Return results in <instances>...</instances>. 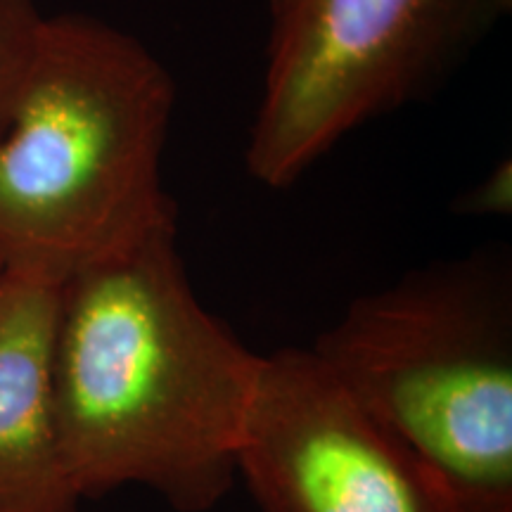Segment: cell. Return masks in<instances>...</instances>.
Listing matches in <instances>:
<instances>
[{
    "label": "cell",
    "instance_id": "6da1fadb",
    "mask_svg": "<svg viewBox=\"0 0 512 512\" xmlns=\"http://www.w3.org/2000/svg\"><path fill=\"white\" fill-rule=\"evenodd\" d=\"M50 368L81 498L138 484L176 512L223 501L261 356L192 290L178 230L64 280Z\"/></svg>",
    "mask_w": 512,
    "mask_h": 512
},
{
    "label": "cell",
    "instance_id": "7a4b0ae2",
    "mask_svg": "<svg viewBox=\"0 0 512 512\" xmlns=\"http://www.w3.org/2000/svg\"><path fill=\"white\" fill-rule=\"evenodd\" d=\"M176 83L138 36L91 15L43 19L0 128V259L67 280L178 230L164 185Z\"/></svg>",
    "mask_w": 512,
    "mask_h": 512
},
{
    "label": "cell",
    "instance_id": "3957f363",
    "mask_svg": "<svg viewBox=\"0 0 512 512\" xmlns=\"http://www.w3.org/2000/svg\"><path fill=\"white\" fill-rule=\"evenodd\" d=\"M330 373L446 486L512 512V261H434L363 294L313 342Z\"/></svg>",
    "mask_w": 512,
    "mask_h": 512
},
{
    "label": "cell",
    "instance_id": "277c9868",
    "mask_svg": "<svg viewBox=\"0 0 512 512\" xmlns=\"http://www.w3.org/2000/svg\"><path fill=\"white\" fill-rule=\"evenodd\" d=\"M510 10L512 0H268L249 176L290 188L363 126L427 102Z\"/></svg>",
    "mask_w": 512,
    "mask_h": 512
},
{
    "label": "cell",
    "instance_id": "5b68a950",
    "mask_svg": "<svg viewBox=\"0 0 512 512\" xmlns=\"http://www.w3.org/2000/svg\"><path fill=\"white\" fill-rule=\"evenodd\" d=\"M238 475L261 512H458L313 349L261 356Z\"/></svg>",
    "mask_w": 512,
    "mask_h": 512
},
{
    "label": "cell",
    "instance_id": "8992f818",
    "mask_svg": "<svg viewBox=\"0 0 512 512\" xmlns=\"http://www.w3.org/2000/svg\"><path fill=\"white\" fill-rule=\"evenodd\" d=\"M62 280L5 268L0 278V512H76L53 401Z\"/></svg>",
    "mask_w": 512,
    "mask_h": 512
},
{
    "label": "cell",
    "instance_id": "52a82bcc",
    "mask_svg": "<svg viewBox=\"0 0 512 512\" xmlns=\"http://www.w3.org/2000/svg\"><path fill=\"white\" fill-rule=\"evenodd\" d=\"M43 19L36 0H0V128L34 55Z\"/></svg>",
    "mask_w": 512,
    "mask_h": 512
},
{
    "label": "cell",
    "instance_id": "ba28073f",
    "mask_svg": "<svg viewBox=\"0 0 512 512\" xmlns=\"http://www.w3.org/2000/svg\"><path fill=\"white\" fill-rule=\"evenodd\" d=\"M512 202V171L510 164L505 162L496 166L482 183L470 188L463 197L456 202V209L460 214L470 216H501L510 214Z\"/></svg>",
    "mask_w": 512,
    "mask_h": 512
},
{
    "label": "cell",
    "instance_id": "9c48e42d",
    "mask_svg": "<svg viewBox=\"0 0 512 512\" xmlns=\"http://www.w3.org/2000/svg\"><path fill=\"white\" fill-rule=\"evenodd\" d=\"M3 273H5V264H3V259H0V278H3Z\"/></svg>",
    "mask_w": 512,
    "mask_h": 512
}]
</instances>
